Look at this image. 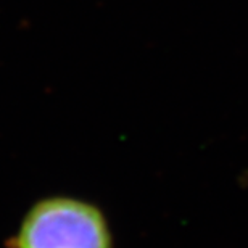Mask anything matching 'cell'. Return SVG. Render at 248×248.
<instances>
[{
  "instance_id": "1",
  "label": "cell",
  "mask_w": 248,
  "mask_h": 248,
  "mask_svg": "<svg viewBox=\"0 0 248 248\" xmlns=\"http://www.w3.org/2000/svg\"><path fill=\"white\" fill-rule=\"evenodd\" d=\"M8 248H113L105 213L69 195L39 198L21 217Z\"/></svg>"
}]
</instances>
